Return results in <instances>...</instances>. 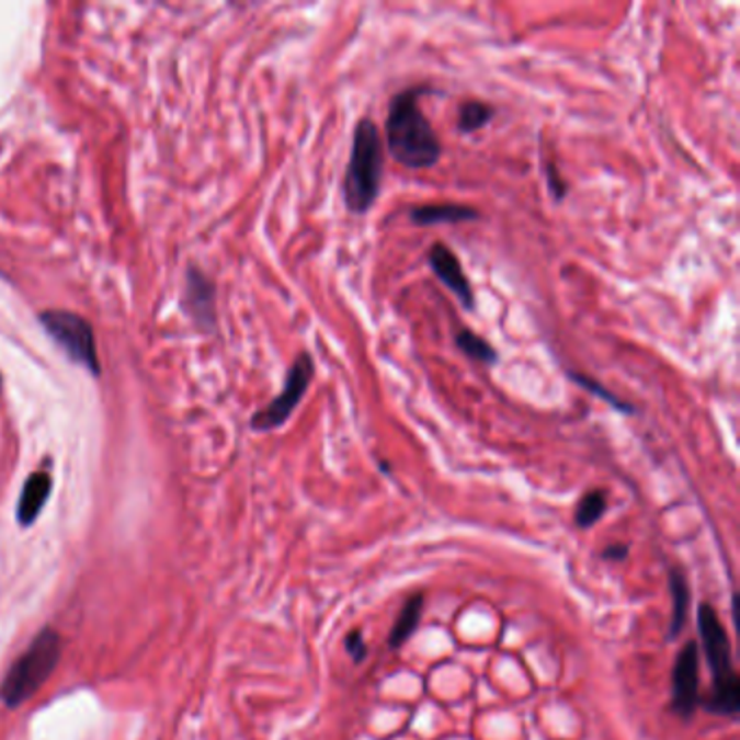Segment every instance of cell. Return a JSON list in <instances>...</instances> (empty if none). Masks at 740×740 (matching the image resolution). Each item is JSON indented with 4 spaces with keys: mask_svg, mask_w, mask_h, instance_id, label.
I'll list each match as a JSON object with an SVG mask.
<instances>
[{
    "mask_svg": "<svg viewBox=\"0 0 740 740\" xmlns=\"http://www.w3.org/2000/svg\"><path fill=\"white\" fill-rule=\"evenodd\" d=\"M628 556V547L626 545H611V547H606V551H604V558L606 560H624Z\"/></svg>",
    "mask_w": 740,
    "mask_h": 740,
    "instance_id": "ffe728a7",
    "label": "cell"
},
{
    "mask_svg": "<svg viewBox=\"0 0 740 740\" xmlns=\"http://www.w3.org/2000/svg\"><path fill=\"white\" fill-rule=\"evenodd\" d=\"M61 656V638L55 630H44L31 647L13 662L0 684V697L9 708L22 706L35 695L42 684L53 675Z\"/></svg>",
    "mask_w": 740,
    "mask_h": 740,
    "instance_id": "277c9868",
    "label": "cell"
},
{
    "mask_svg": "<svg viewBox=\"0 0 740 740\" xmlns=\"http://www.w3.org/2000/svg\"><path fill=\"white\" fill-rule=\"evenodd\" d=\"M183 305L198 328L207 332L215 328V287L209 276L203 274L196 265L187 267Z\"/></svg>",
    "mask_w": 740,
    "mask_h": 740,
    "instance_id": "9c48e42d",
    "label": "cell"
},
{
    "mask_svg": "<svg viewBox=\"0 0 740 740\" xmlns=\"http://www.w3.org/2000/svg\"><path fill=\"white\" fill-rule=\"evenodd\" d=\"M697 630L704 642L706 660L713 671V691L704 697V706L724 717H737L740 710V680L732 664V647L726 628L710 604L697 611Z\"/></svg>",
    "mask_w": 740,
    "mask_h": 740,
    "instance_id": "3957f363",
    "label": "cell"
},
{
    "mask_svg": "<svg viewBox=\"0 0 740 740\" xmlns=\"http://www.w3.org/2000/svg\"><path fill=\"white\" fill-rule=\"evenodd\" d=\"M567 376L578 385V387H582V389H587L589 394H593V396H597V398H602L606 405H611L615 411H622V413H636L635 407L630 405V402H624L622 398H617L615 394H611L602 383H597V380H593L591 376H587V374H578V372H567Z\"/></svg>",
    "mask_w": 740,
    "mask_h": 740,
    "instance_id": "e0dca14e",
    "label": "cell"
},
{
    "mask_svg": "<svg viewBox=\"0 0 740 740\" xmlns=\"http://www.w3.org/2000/svg\"><path fill=\"white\" fill-rule=\"evenodd\" d=\"M669 584H671V597H673V613H671V626H669V638H675L682 635L688 617V606H691V587L682 569H671L669 571Z\"/></svg>",
    "mask_w": 740,
    "mask_h": 740,
    "instance_id": "7c38bea8",
    "label": "cell"
},
{
    "mask_svg": "<svg viewBox=\"0 0 740 740\" xmlns=\"http://www.w3.org/2000/svg\"><path fill=\"white\" fill-rule=\"evenodd\" d=\"M496 115V106L482 101H467L458 106V133L471 135L485 128Z\"/></svg>",
    "mask_w": 740,
    "mask_h": 740,
    "instance_id": "9a60e30c",
    "label": "cell"
},
{
    "mask_svg": "<svg viewBox=\"0 0 740 740\" xmlns=\"http://www.w3.org/2000/svg\"><path fill=\"white\" fill-rule=\"evenodd\" d=\"M383 183V139L376 122L363 117L352 133L350 161L345 168L341 194L352 215H365L376 205Z\"/></svg>",
    "mask_w": 740,
    "mask_h": 740,
    "instance_id": "7a4b0ae2",
    "label": "cell"
},
{
    "mask_svg": "<svg viewBox=\"0 0 740 740\" xmlns=\"http://www.w3.org/2000/svg\"><path fill=\"white\" fill-rule=\"evenodd\" d=\"M545 179H547V190H549V194H551V198L556 201V203H560V201H565L567 198V181L558 174V170H556V163L551 161V159H545Z\"/></svg>",
    "mask_w": 740,
    "mask_h": 740,
    "instance_id": "ac0fdd59",
    "label": "cell"
},
{
    "mask_svg": "<svg viewBox=\"0 0 740 740\" xmlns=\"http://www.w3.org/2000/svg\"><path fill=\"white\" fill-rule=\"evenodd\" d=\"M673 710L682 719H691L699 706V647L697 642H686L673 667Z\"/></svg>",
    "mask_w": 740,
    "mask_h": 740,
    "instance_id": "52a82bcc",
    "label": "cell"
},
{
    "mask_svg": "<svg viewBox=\"0 0 740 740\" xmlns=\"http://www.w3.org/2000/svg\"><path fill=\"white\" fill-rule=\"evenodd\" d=\"M480 217V212L465 205H420L411 212V219L418 226H434V224H460V221H474Z\"/></svg>",
    "mask_w": 740,
    "mask_h": 740,
    "instance_id": "8fae6325",
    "label": "cell"
},
{
    "mask_svg": "<svg viewBox=\"0 0 740 740\" xmlns=\"http://www.w3.org/2000/svg\"><path fill=\"white\" fill-rule=\"evenodd\" d=\"M0 387H2V378H0Z\"/></svg>",
    "mask_w": 740,
    "mask_h": 740,
    "instance_id": "44dd1931",
    "label": "cell"
},
{
    "mask_svg": "<svg viewBox=\"0 0 740 740\" xmlns=\"http://www.w3.org/2000/svg\"><path fill=\"white\" fill-rule=\"evenodd\" d=\"M39 321L48 337L68 354L70 361L79 363L94 376H101L96 337L88 319L72 311H42Z\"/></svg>",
    "mask_w": 740,
    "mask_h": 740,
    "instance_id": "5b68a950",
    "label": "cell"
},
{
    "mask_svg": "<svg viewBox=\"0 0 740 740\" xmlns=\"http://www.w3.org/2000/svg\"><path fill=\"white\" fill-rule=\"evenodd\" d=\"M428 265L432 267L434 276L456 296V300L463 305V309L467 311H476V296H474V287L458 261V257L454 254L452 248H447L445 243L436 241L432 243V248L428 250Z\"/></svg>",
    "mask_w": 740,
    "mask_h": 740,
    "instance_id": "ba28073f",
    "label": "cell"
},
{
    "mask_svg": "<svg viewBox=\"0 0 740 740\" xmlns=\"http://www.w3.org/2000/svg\"><path fill=\"white\" fill-rule=\"evenodd\" d=\"M345 649H348V653L352 656L354 662H363L365 656H367L365 638H363V635L358 630H352L350 635L345 636Z\"/></svg>",
    "mask_w": 740,
    "mask_h": 740,
    "instance_id": "d6986e66",
    "label": "cell"
},
{
    "mask_svg": "<svg viewBox=\"0 0 740 740\" xmlns=\"http://www.w3.org/2000/svg\"><path fill=\"white\" fill-rule=\"evenodd\" d=\"M428 88H407L396 94L387 111V148L409 170H428L439 163L443 146L420 105Z\"/></svg>",
    "mask_w": 740,
    "mask_h": 740,
    "instance_id": "6da1fadb",
    "label": "cell"
},
{
    "mask_svg": "<svg viewBox=\"0 0 740 740\" xmlns=\"http://www.w3.org/2000/svg\"><path fill=\"white\" fill-rule=\"evenodd\" d=\"M422 611L423 595H413L405 604V608H402V613H400V617H398V622H396V626L391 628V635H389V647L391 649H400L411 636L415 635V630L420 626V619H422Z\"/></svg>",
    "mask_w": 740,
    "mask_h": 740,
    "instance_id": "5bb4252c",
    "label": "cell"
},
{
    "mask_svg": "<svg viewBox=\"0 0 740 740\" xmlns=\"http://www.w3.org/2000/svg\"><path fill=\"white\" fill-rule=\"evenodd\" d=\"M454 341H456V348H458L467 358H471V361H476V363H480V365H489V367H491V365H498V361H500L498 350H496L485 337L471 332L469 328H460V330L456 332Z\"/></svg>",
    "mask_w": 740,
    "mask_h": 740,
    "instance_id": "4fadbf2b",
    "label": "cell"
},
{
    "mask_svg": "<svg viewBox=\"0 0 740 740\" xmlns=\"http://www.w3.org/2000/svg\"><path fill=\"white\" fill-rule=\"evenodd\" d=\"M606 513V493L602 489L589 491L578 509H576V524L582 530L593 528Z\"/></svg>",
    "mask_w": 740,
    "mask_h": 740,
    "instance_id": "2e32d148",
    "label": "cell"
},
{
    "mask_svg": "<svg viewBox=\"0 0 740 740\" xmlns=\"http://www.w3.org/2000/svg\"><path fill=\"white\" fill-rule=\"evenodd\" d=\"M316 376V361L309 352H300L298 358L294 361V365L289 367L287 376H285V385L283 391L261 411H257L252 415V428L267 432V430H276L281 425L289 422V418L294 415V411L300 407L305 394L309 391L311 383Z\"/></svg>",
    "mask_w": 740,
    "mask_h": 740,
    "instance_id": "8992f818",
    "label": "cell"
},
{
    "mask_svg": "<svg viewBox=\"0 0 740 740\" xmlns=\"http://www.w3.org/2000/svg\"><path fill=\"white\" fill-rule=\"evenodd\" d=\"M50 489H53V480L46 471H37L29 476V480L24 482L20 502H18V522L22 526H31L39 517L44 504L48 502Z\"/></svg>",
    "mask_w": 740,
    "mask_h": 740,
    "instance_id": "30bf717a",
    "label": "cell"
}]
</instances>
